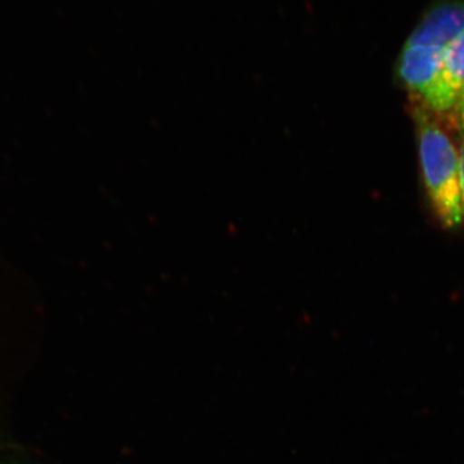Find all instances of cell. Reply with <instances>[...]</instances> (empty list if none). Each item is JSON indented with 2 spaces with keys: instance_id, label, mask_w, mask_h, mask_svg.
<instances>
[{
  "instance_id": "cell-1",
  "label": "cell",
  "mask_w": 464,
  "mask_h": 464,
  "mask_svg": "<svg viewBox=\"0 0 464 464\" xmlns=\"http://www.w3.org/2000/svg\"><path fill=\"white\" fill-rule=\"evenodd\" d=\"M442 112L418 102L414 106L424 181L436 215L447 227L462 219L460 213L459 154L445 130Z\"/></svg>"
},
{
  "instance_id": "cell-2",
  "label": "cell",
  "mask_w": 464,
  "mask_h": 464,
  "mask_svg": "<svg viewBox=\"0 0 464 464\" xmlns=\"http://www.w3.org/2000/svg\"><path fill=\"white\" fill-rule=\"evenodd\" d=\"M445 48L405 44L399 72L417 101L436 112H448L457 105L458 94L444 75Z\"/></svg>"
},
{
  "instance_id": "cell-3",
  "label": "cell",
  "mask_w": 464,
  "mask_h": 464,
  "mask_svg": "<svg viewBox=\"0 0 464 464\" xmlns=\"http://www.w3.org/2000/svg\"><path fill=\"white\" fill-rule=\"evenodd\" d=\"M464 33V2L440 3L424 14L406 44L447 48Z\"/></svg>"
},
{
  "instance_id": "cell-4",
  "label": "cell",
  "mask_w": 464,
  "mask_h": 464,
  "mask_svg": "<svg viewBox=\"0 0 464 464\" xmlns=\"http://www.w3.org/2000/svg\"><path fill=\"white\" fill-rule=\"evenodd\" d=\"M444 75L459 99L464 92V33L445 48Z\"/></svg>"
},
{
  "instance_id": "cell-5",
  "label": "cell",
  "mask_w": 464,
  "mask_h": 464,
  "mask_svg": "<svg viewBox=\"0 0 464 464\" xmlns=\"http://www.w3.org/2000/svg\"><path fill=\"white\" fill-rule=\"evenodd\" d=\"M463 127V125H462ZM459 188H460V213L464 217V127L462 130V146L459 152Z\"/></svg>"
},
{
  "instance_id": "cell-6",
  "label": "cell",
  "mask_w": 464,
  "mask_h": 464,
  "mask_svg": "<svg viewBox=\"0 0 464 464\" xmlns=\"http://www.w3.org/2000/svg\"><path fill=\"white\" fill-rule=\"evenodd\" d=\"M456 106L458 108V112H459V114H464V92L460 94L459 99H458Z\"/></svg>"
},
{
  "instance_id": "cell-7",
  "label": "cell",
  "mask_w": 464,
  "mask_h": 464,
  "mask_svg": "<svg viewBox=\"0 0 464 464\" xmlns=\"http://www.w3.org/2000/svg\"><path fill=\"white\" fill-rule=\"evenodd\" d=\"M460 116V121H462V125L464 127V114H459Z\"/></svg>"
},
{
  "instance_id": "cell-8",
  "label": "cell",
  "mask_w": 464,
  "mask_h": 464,
  "mask_svg": "<svg viewBox=\"0 0 464 464\" xmlns=\"http://www.w3.org/2000/svg\"><path fill=\"white\" fill-rule=\"evenodd\" d=\"M8 464H17V463H8Z\"/></svg>"
}]
</instances>
